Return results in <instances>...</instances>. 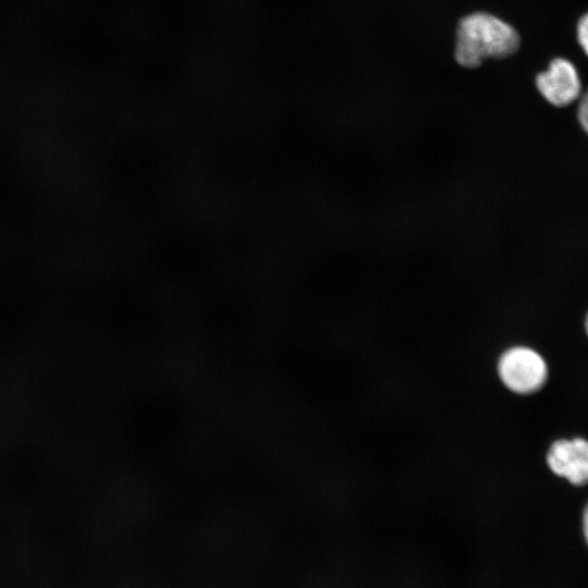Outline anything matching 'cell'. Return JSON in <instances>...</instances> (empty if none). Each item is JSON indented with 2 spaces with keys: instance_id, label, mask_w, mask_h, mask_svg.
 I'll return each mask as SVG.
<instances>
[{
  "instance_id": "6da1fadb",
  "label": "cell",
  "mask_w": 588,
  "mask_h": 588,
  "mask_svg": "<svg viewBox=\"0 0 588 588\" xmlns=\"http://www.w3.org/2000/svg\"><path fill=\"white\" fill-rule=\"evenodd\" d=\"M519 46L516 29L485 12L463 17L456 30L455 60L465 68H477L487 58H505Z\"/></svg>"
},
{
  "instance_id": "7a4b0ae2",
  "label": "cell",
  "mask_w": 588,
  "mask_h": 588,
  "mask_svg": "<svg viewBox=\"0 0 588 588\" xmlns=\"http://www.w3.org/2000/svg\"><path fill=\"white\" fill-rule=\"evenodd\" d=\"M498 373L502 383L512 392L529 394L544 384L548 369L546 362L536 351L515 346L500 356Z\"/></svg>"
},
{
  "instance_id": "3957f363",
  "label": "cell",
  "mask_w": 588,
  "mask_h": 588,
  "mask_svg": "<svg viewBox=\"0 0 588 588\" xmlns=\"http://www.w3.org/2000/svg\"><path fill=\"white\" fill-rule=\"evenodd\" d=\"M536 87L552 106L562 108L578 101L583 84L576 65L566 58H554L548 68L536 76Z\"/></svg>"
},
{
  "instance_id": "277c9868",
  "label": "cell",
  "mask_w": 588,
  "mask_h": 588,
  "mask_svg": "<svg viewBox=\"0 0 588 588\" xmlns=\"http://www.w3.org/2000/svg\"><path fill=\"white\" fill-rule=\"evenodd\" d=\"M547 463L555 475L571 483H588V441L583 438L555 441L548 451Z\"/></svg>"
},
{
  "instance_id": "5b68a950",
  "label": "cell",
  "mask_w": 588,
  "mask_h": 588,
  "mask_svg": "<svg viewBox=\"0 0 588 588\" xmlns=\"http://www.w3.org/2000/svg\"><path fill=\"white\" fill-rule=\"evenodd\" d=\"M576 39L583 52L588 57V12L577 21Z\"/></svg>"
},
{
  "instance_id": "8992f818",
  "label": "cell",
  "mask_w": 588,
  "mask_h": 588,
  "mask_svg": "<svg viewBox=\"0 0 588 588\" xmlns=\"http://www.w3.org/2000/svg\"><path fill=\"white\" fill-rule=\"evenodd\" d=\"M577 120L581 128L588 134V88L578 99Z\"/></svg>"
},
{
  "instance_id": "52a82bcc",
  "label": "cell",
  "mask_w": 588,
  "mask_h": 588,
  "mask_svg": "<svg viewBox=\"0 0 588 588\" xmlns=\"http://www.w3.org/2000/svg\"><path fill=\"white\" fill-rule=\"evenodd\" d=\"M583 528H584V535H585V539H586V542L588 544V503L584 510V514H583Z\"/></svg>"
},
{
  "instance_id": "ba28073f",
  "label": "cell",
  "mask_w": 588,
  "mask_h": 588,
  "mask_svg": "<svg viewBox=\"0 0 588 588\" xmlns=\"http://www.w3.org/2000/svg\"><path fill=\"white\" fill-rule=\"evenodd\" d=\"M585 328H586V332L588 334V314H587L586 319H585Z\"/></svg>"
}]
</instances>
